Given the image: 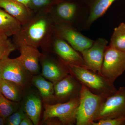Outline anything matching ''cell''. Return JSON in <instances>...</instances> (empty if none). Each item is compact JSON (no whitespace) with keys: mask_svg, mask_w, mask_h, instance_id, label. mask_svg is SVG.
Segmentation results:
<instances>
[{"mask_svg":"<svg viewBox=\"0 0 125 125\" xmlns=\"http://www.w3.org/2000/svg\"><path fill=\"white\" fill-rule=\"evenodd\" d=\"M51 21L46 15H39L22 25L15 36L16 43H22L38 48L47 42L52 30Z\"/></svg>","mask_w":125,"mask_h":125,"instance_id":"obj_1","label":"cell"},{"mask_svg":"<svg viewBox=\"0 0 125 125\" xmlns=\"http://www.w3.org/2000/svg\"><path fill=\"white\" fill-rule=\"evenodd\" d=\"M60 61L67 69L69 74L73 76L93 93L106 94L111 95L117 90L114 83L100 74L87 68L67 63L61 59Z\"/></svg>","mask_w":125,"mask_h":125,"instance_id":"obj_2","label":"cell"},{"mask_svg":"<svg viewBox=\"0 0 125 125\" xmlns=\"http://www.w3.org/2000/svg\"><path fill=\"white\" fill-rule=\"evenodd\" d=\"M109 96L107 94L94 93L82 84L76 125H91L101 105Z\"/></svg>","mask_w":125,"mask_h":125,"instance_id":"obj_3","label":"cell"},{"mask_svg":"<svg viewBox=\"0 0 125 125\" xmlns=\"http://www.w3.org/2000/svg\"><path fill=\"white\" fill-rule=\"evenodd\" d=\"M79 101L80 96L64 103L52 104L44 102L42 123L49 118H56L61 125L75 124Z\"/></svg>","mask_w":125,"mask_h":125,"instance_id":"obj_4","label":"cell"},{"mask_svg":"<svg viewBox=\"0 0 125 125\" xmlns=\"http://www.w3.org/2000/svg\"><path fill=\"white\" fill-rule=\"evenodd\" d=\"M32 77L17 57H8L0 62V78L13 82L23 89L32 83Z\"/></svg>","mask_w":125,"mask_h":125,"instance_id":"obj_5","label":"cell"},{"mask_svg":"<svg viewBox=\"0 0 125 125\" xmlns=\"http://www.w3.org/2000/svg\"><path fill=\"white\" fill-rule=\"evenodd\" d=\"M125 71V52L107 46L100 74L114 83Z\"/></svg>","mask_w":125,"mask_h":125,"instance_id":"obj_6","label":"cell"},{"mask_svg":"<svg viewBox=\"0 0 125 125\" xmlns=\"http://www.w3.org/2000/svg\"><path fill=\"white\" fill-rule=\"evenodd\" d=\"M125 117V87H120L107 97L101 105L94 122L110 118Z\"/></svg>","mask_w":125,"mask_h":125,"instance_id":"obj_7","label":"cell"},{"mask_svg":"<svg viewBox=\"0 0 125 125\" xmlns=\"http://www.w3.org/2000/svg\"><path fill=\"white\" fill-rule=\"evenodd\" d=\"M107 43L106 39L99 38L89 48L81 52L88 69L100 74Z\"/></svg>","mask_w":125,"mask_h":125,"instance_id":"obj_8","label":"cell"},{"mask_svg":"<svg viewBox=\"0 0 125 125\" xmlns=\"http://www.w3.org/2000/svg\"><path fill=\"white\" fill-rule=\"evenodd\" d=\"M20 55L17 57L25 68L32 75L39 74L40 71L39 61L43 55L38 48L25 44L17 43Z\"/></svg>","mask_w":125,"mask_h":125,"instance_id":"obj_9","label":"cell"},{"mask_svg":"<svg viewBox=\"0 0 125 125\" xmlns=\"http://www.w3.org/2000/svg\"><path fill=\"white\" fill-rule=\"evenodd\" d=\"M81 87V83L71 75H68L54 84L56 102H67L79 96Z\"/></svg>","mask_w":125,"mask_h":125,"instance_id":"obj_10","label":"cell"},{"mask_svg":"<svg viewBox=\"0 0 125 125\" xmlns=\"http://www.w3.org/2000/svg\"><path fill=\"white\" fill-rule=\"evenodd\" d=\"M56 31L59 38L67 42L77 51L81 52L92 46L94 43L93 40L66 25H58Z\"/></svg>","mask_w":125,"mask_h":125,"instance_id":"obj_11","label":"cell"},{"mask_svg":"<svg viewBox=\"0 0 125 125\" xmlns=\"http://www.w3.org/2000/svg\"><path fill=\"white\" fill-rule=\"evenodd\" d=\"M53 49L60 59L65 62L87 68L83 56L62 39H56L53 43Z\"/></svg>","mask_w":125,"mask_h":125,"instance_id":"obj_12","label":"cell"},{"mask_svg":"<svg viewBox=\"0 0 125 125\" xmlns=\"http://www.w3.org/2000/svg\"><path fill=\"white\" fill-rule=\"evenodd\" d=\"M42 75L47 80L54 84L69 74L64 65L47 58L43 59L42 62Z\"/></svg>","mask_w":125,"mask_h":125,"instance_id":"obj_13","label":"cell"},{"mask_svg":"<svg viewBox=\"0 0 125 125\" xmlns=\"http://www.w3.org/2000/svg\"><path fill=\"white\" fill-rule=\"evenodd\" d=\"M0 8L19 21L22 25L32 18L30 9L16 0H0Z\"/></svg>","mask_w":125,"mask_h":125,"instance_id":"obj_14","label":"cell"},{"mask_svg":"<svg viewBox=\"0 0 125 125\" xmlns=\"http://www.w3.org/2000/svg\"><path fill=\"white\" fill-rule=\"evenodd\" d=\"M22 107L33 125H38L42 108V102L40 96L34 93L28 94Z\"/></svg>","mask_w":125,"mask_h":125,"instance_id":"obj_15","label":"cell"},{"mask_svg":"<svg viewBox=\"0 0 125 125\" xmlns=\"http://www.w3.org/2000/svg\"><path fill=\"white\" fill-rule=\"evenodd\" d=\"M32 83L38 90L43 102L49 104L56 102L53 83L39 74L32 76Z\"/></svg>","mask_w":125,"mask_h":125,"instance_id":"obj_16","label":"cell"},{"mask_svg":"<svg viewBox=\"0 0 125 125\" xmlns=\"http://www.w3.org/2000/svg\"><path fill=\"white\" fill-rule=\"evenodd\" d=\"M20 22L0 8V33L7 37L15 36L22 27Z\"/></svg>","mask_w":125,"mask_h":125,"instance_id":"obj_17","label":"cell"},{"mask_svg":"<svg viewBox=\"0 0 125 125\" xmlns=\"http://www.w3.org/2000/svg\"><path fill=\"white\" fill-rule=\"evenodd\" d=\"M23 90L15 83L0 78V92L9 100L19 103L22 97Z\"/></svg>","mask_w":125,"mask_h":125,"instance_id":"obj_18","label":"cell"},{"mask_svg":"<svg viewBox=\"0 0 125 125\" xmlns=\"http://www.w3.org/2000/svg\"><path fill=\"white\" fill-rule=\"evenodd\" d=\"M116 0H97L91 9L89 16L87 20V24H91L103 15L113 2Z\"/></svg>","mask_w":125,"mask_h":125,"instance_id":"obj_19","label":"cell"},{"mask_svg":"<svg viewBox=\"0 0 125 125\" xmlns=\"http://www.w3.org/2000/svg\"><path fill=\"white\" fill-rule=\"evenodd\" d=\"M109 46L125 52V24L124 23L114 29Z\"/></svg>","mask_w":125,"mask_h":125,"instance_id":"obj_20","label":"cell"},{"mask_svg":"<svg viewBox=\"0 0 125 125\" xmlns=\"http://www.w3.org/2000/svg\"><path fill=\"white\" fill-rule=\"evenodd\" d=\"M19 103L9 100L0 92V113L1 116L6 118L19 108Z\"/></svg>","mask_w":125,"mask_h":125,"instance_id":"obj_21","label":"cell"},{"mask_svg":"<svg viewBox=\"0 0 125 125\" xmlns=\"http://www.w3.org/2000/svg\"><path fill=\"white\" fill-rule=\"evenodd\" d=\"M76 10V6L70 2L62 3L57 6L56 11L61 19L65 21L71 20L73 18Z\"/></svg>","mask_w":125,"mask_h":125,"instance_id":"obj_22","label":"cell"},{"mask_svg":"<svg viewBox=\"0 0 125 125\" xmlns=\"http://www.w3.org/2000/svg\"><path fill=\"white\" fill-rule=\"evenodd\" d=\"M27 116L22 107L6 118L5 125H20L23 119Z\"/></svg>","mask_w":125,"mask_h":125,"instance_id":"obj_23","label":"cell"},{"mask_svg":"<svg viewBox=\"0 0 125 125\" xmlns=\"http://www.w3.org/2000/svg\"><path fill=\"white\" fill-rule=\"evenodd\" d=\"M125 125V117L110 118L94 122L91 125Z\"/></svg>","mask_w":125,"mask_h":125,"instance_id":"obj_24","label":"cell"},{"mask_svg":"<svg viewBox=\"0 0 125 125\" xmlns=\"http://www.w3.org/2000/svg\"><path fill=\"white\" fill-rule=\"evenodd\" d=\"M16 47L11 43L10 45L0 47V62L3 59L8 57L11 52L14 51Z\"/></svg>","mask_w":125,"mask_h":125,"instance_id":"obj_25","label":"cell"},{"mask_svg":"<svg viewBox=\"0 0 125 125\" xmlns=\"http://www.w3.org/2000/svg\"><path fill=\"white\" fill-rule=\"evenodd\" d=\"M31 4L37 8H42L49 4V0H31Z\"/></svg>","mask_w":125,"mask_h":125,"instance_id":"obj_26","label":"cell"},{"mask_svg":"<svg viewBox=\"0 0 125 125\" xmlns=\"http://www.w3.org/2000/svg\"><path fill=\"white\" fill-rule=\"evenodd\" d=\"M11 42L6 35L0 33V47L10 45Z\"/></svg>","mask_w":125,"mask_h":125,"instance_id":"obj_27","label":"cell"},{"mask_svg":"<svg viewBox=\"0 0 125 125\" xmlns=\"http://www.w3.org/2000/svg\"><path fill=\"white\" fill-rule=\"evenodd\" d=\"M32 121L28 116L23 119L20 125H33Z\"/></svg>","mask_w":125,"mask_h":125,"instance_id":"obj_28","label":"cell"},{"mask_svg":"<svg viewBox=\"0 0 125 125\" xmlns=\"http://www.w3.org/2000/svg\"><path fill=\"white\" fill-rule=\"evenodd\" d=\"M6 118H4L2 116L0 117V125H5Z\"/></svg>","mask_w":125,"mask_h":125,"instance_id":"obj_29","label":"cell"},{"mask_svg":"<svg viewBox=\"0 0 125 125\" xmlns=\"http://www.w3.org/2000/svg\"><path fill=\"white\" fill-rule=\"evenodd\" d=\"M16 0L24 5V0Z\"/></svg>","mask_w":125,"mask_h":125,"instance_id":"obj_30","label":"cell"},{"mask_svg":"<svg viewBox=\"0 0 125 125\" xmlns=\"http://www.w3.org/2000/svg\"><path fill=\"white\" fill-rule=\"evenodd\" d=\"M1 115L0 113V117L1 116Z\"/></svg>","mask_w":125,"mask_h":125,"instance_id":"obj_31","label":"cell"}]
</instances>
